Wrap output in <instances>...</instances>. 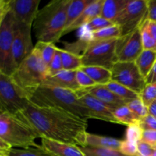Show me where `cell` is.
<instances>
[{
	"instance_id": "obj_1",
	"label": "cell",
	"mask_w": 156,
	"mask_h": 156,
	"mask_svg": "<svg viewBox=\"0 0 156 156\" xmlns=\"http://www.w3.org/2000/svg\"><path fill=\"white\" fill-rule=\"evenodd\" d=\"M37 131L40 138L60 143L85 146L87 120L58 108L39 107L29 102L16 114Z\"/></svg>"
},
{
	"instance_id": "obj_2",
	"label": "cell",
	"mask_w": 156,
	"mask_h": 156,
	"mask_svg": "<svg viewBox=\"0 0 156 156\" xmlns=\"http://www.w3.org/2000/svg\"><path fill=\"white\" fill-rule=\"evenodd\" d=\"M71 0H53L39 10L33 24L37 41L58 42L66 28V15Z\"/></svg>"
},
{
	"instance_id": "obj_3",
	"label": "cell",
	"mask_w": 156,
	"mask_h": 156,
	"mask_svg": "<svg viewBox=\"0 0 156 156\" xmlns=\"http://www.w3.org/2000/svg\"><path fill=\"white\" fill-rule=\"evenodd\" d=\"M27 97L29 102L37 106L61 108L85 120L91 119L89 111L71 90L41 85L29 92Z\"/></svg>"
},
{
	"instance_id": "obj_4",
	"label": "cell",
	"mask_w": 156,
	"mask_h": 156,
	"mask_svg": "<svg viewBox=\"0 0 156 156\" xmlns=\"http://www.w3.org/2000/svg\"><path fill=\"white\" fill-rule=\"evenodd\" d=\"M0 138L12 148L41 146L35 143V140L40 138L37 131L18 116L9 112L0 114Z\"/></svg>"
},
{
	"instance_id": "obj_5",
	"label": "cell",
	"mask_w": 156,
	"mask_h": 156,
	"mask_svg": "<svg viewBox=\"0 0 156 156\" xmlns=\"http://www.w3.org/2000/svg\"><path fill=\"white\" fill-rule=\"evenodd\" d=\"M11 76L27 94L44 83L48 76V66L34 48Z\"/></svg>"
},
{
	"instance_id": "obj_6",
	"label": "cell",
	"mask_w": 156,
	"mask_h": 156,
	"mask_svg": "<svg viewBox=\"0 0 156 156\" xmlns=\"http://www.w3.org/2000/svg\"><path fill=\"white\" fill-rule=\"evenodd\" d=\"M117 40L88 41L81 55L83 66H101L111 69L117 62L115 51Z\"/></svg>"
},
{
	"instance_id": "obj_7",
	"label": "cell",
	"mask_w": 156,
	"mask_h": 156,
	"mask_svg": "<svg viewBox=\"0 0 156 156\" xmlns=\"http://www.w3.org/2000/svg\"><path fill=\"white\" fill-rule=\"evenodd\" d=\"M28 103L27 93L15 83L12 76L0 71V109L16 114Z\"/></svg>"
},
{
	"instance_id": "obj_8",
	"label": "cell",
	"mask_w": 156,
	"mask_h": 156,
	"mask_svg": "<svg viewBox=\"0 0 156 156\" xmlns=\"http://www.w3.org/2000/svg\"><path fill=\"white\" fill-rule=\"evenodd\" d=\"M15 29V19L8 12L0 28V71L12 76L16 69L12 56V45Z\"/></svg>"
},
{
	"instance_id": "obj_9",
	"label": "cell",
	"mask_w": 156,
	"mask_h": 156,
	"mask_svg": "<svg viewBox=\"0 0 156 156\" xmlns=\"http://www.w3.org/2000/svg\"><path fill=\"white\" fill-rule=\"evenodd\" d=\"M147 15L148 0H128L115 24L120 27L121 36H123L140 28L147 20Z\"/></svg>"
},
{
	"instance_id": "obj_10",
	"label": "cell",
	"mask_w": 156,
	"mask_h": 156,
	"mask_svg": "<svg viewBox=\"0 0 156 156\" xmlns=\"http://www.w3.org/2000/svg\"><path fill=\"white\" fill-rule=\"evenodd\" d=\"M112 80L140 94L146 85L135 62H117L111 69Z\"/></svg>"
},
{
	"instance_id": "obj_11",
	"label": "cell",
	"mask_w": 156,
	"mask_h": 156,
	"mask_svg": "<svg viewBox=\"0 0 156 156\" xmlns=\"http://www.w3.org/2000/svg\"><path fill=\"white\" fill-rule=\"evenodd\" d=\"M143 50L140 28L117 38L115 48L117 62H135Z\"/></svg>"
},
{
	"instance_id": "obj_12",
	"label": "cell",
	"mask_w": 156,
	"mask_h": 156,
	"mask_svg": "<svg viewBox=\"0 0 156 156\" xmlns=\"http://www.w3.org/2000/svg\"><path fill=\"white\" fill-rule=\"evenodd\" d=\"M31 27L15 20V35L12 45V56L16 69L21 62L33 52Z\"/></svg>"
},
{
	"instance_id": "obj_13",
	"label": "cell",
	"mask_w": 156,
	"mask_h": 156,
	"mask_svg": "<svg viewBox=\"0 0 156 156\" xmlns=\"http://www.w3.org/2000/svg\"><path fill=\"white\" fill-rule=\"evenodd\" d=\"M9 12L18 22L32 27L39 12L41 0H8Z\"/></svg>"
},
{
	"instance_id": "obj_14",
	"label": "cell",
	"mask_w": 156,
	"mask_h": 156,
	"mask_svg": "<svg viewBox=\"0 0 156 156\" xmlns=\"http://www.w3.org/2000/svg\"><path fill=\"white\" fill-rule=\"evenodd\" d=\"M76 94L82 105L89 111L91 119H98L118 124L114 115V110L111 109L108 105L89 94L82 93Z\"/></svg>"
},
{
	"instance_id": "obj_15",
	"label": "cell",
	"mask_w": 156,
	"mask_h": 156,
	"mask_svg": "<svg viewBox=\"0 0 156 156\" xmlns=\"http://www.w3.org/2000/svg\"><path fill=\"white\" fill-rule=\"evenodd\" d=\"M76 94H82V93H86L91 95L94 96L99 101L103 102L106 105L114 110L117 108H120L121 106H124L128 104L126 101L120 98L117 95H116L114 92L108 89L105 85H96L94 86L88 88H81L78 91H76Z\"/></svg>"
},
{
	"instance_id": "obj_16",
	"label": "cell",
	"mask_w": 156,
	"mask_h": 156,
	"mask_svg": "<svg viewBox=\"0 0 156 156\" xmlns=\"http://www.w3.org/2000/svg\"><path fill=\"white\" fill-rule=\"evenodd\" d=\"M41 139V147L51 156H85L79 146L60 143L47 138Z\"/></svg>"
},
{
	"instance_id": "obj_17",
	"label": "cell",
	"mask_w": 156,
	"mask_h": 156,
	"mask_svg": "<svg viewBox=\"0 0 156 156\" xmlns=\"http://www.w3.org/2000/svg\"><path fill=\"white\" fill-rule=\"evenodd\" d=\"M76 71H68L63 69L53 76H47L41 85L56 87L71 90L76 92L80 90L81 88L76 81Z\"/></svg>"
},
{
	"instance_id": "obj_18",
	"label": "cell",
	"mask_w": 156,
	"mask_h": 156,
	"mask_svg": "<svg viewBox=\"0 0 156 156\" xmlns=\"http://www.w3.org/2000/svg\"><path fill=\"white\" fill-rule=\"evenodd\" d=\"M104 1L105 0H94L86 9H85L82 15L75 21L71 25L67 27L63 31L62 36H64L66 34L69 32L73 31L77 29L82 28L85 25H86L88 22L93 20L97 17L101 16L102 10V6H103Z\"/></svg>"
},
{
	"instance_id": "obj_19",
	"label": "cell",
	"mask_w": 156,
	"mask_h": 156,
	"mask_svg": "<svg viewBox=\"0 0 156 156\" xmlns=\"http://www.w3.org/2000/svg\"><path fill=\"white\" fill-rule=\"evenodd\" d=\"M120 140L116 138L103 136L95 135L87 132L85 135V146L94 148H103V149H111L114 150H119L121 144Z\"/></svg>"
},
{
	"instance_id": "obj_20",
	"label": "cell",
	"mask_w": 156,
	"mask_h": 156,
	"mask_svg": "<svg viewBox=\"0 0 156 156\" xmlns=\"http://www.w3.org/2000/svg\"><path fill=\"white\" fill-rule=\"evenodd\" d=\"M127 2L128 0H105L101 16L115 24Z\"/></svg>"
},
{
	"instance_id": "obj_21",
	"label": "cell",
	"mask_w": 156,
	"mask_h": 156,
	"mask_svg": "<svg viewBox=\"0 0 156 156\" xmlns=\"http://www.w3.org/2000/svg\"><path fill=\"white\" fill-rule=\"evenodd\" d=\"M81 69L85 72L96 85H106L112 80L111 70L101 66H82Z\"/></svg>"
},
{
	"instance_id": "obj_22",
	"label": "cell",
	"mask_w": 156,
	"mask_h": 156,
	"mask_svg": "<svg viewBox=\"0 0 156 156\" xmlns=\"http://www.w3.org/2000/svg\"><path fill=\"white\" fill-rule=\"evenodd\" d=\"M156 62V51L143 50L135 61L142 76L146 79Z\"/></svg>"
},
{
	"instance_id": "obj_23",
	"label": "cell",
	"mask_w": 156,
	"mask_h": 156,
	"mask_svg": "<svg viewBox=\"0 0 156 156\" xmlns=\"http://www.w3.org/2000/svg\"><path fill=\"white\" fill-rule=\"evenodd\" d=\"M94 0H71L67 10L66 29L69 27L82 15L85 9Z\"/></svg>"
},
{
	"instance_id": "obj_24",
	"label": "cell",
	"mask_w": 156,
	"mask_h": 156,
	"mask_svg": "<svg viewBox=\"0 0 156 156\" xmlns=\"http://www.w3.org/2000/svg\"><path fill=\"white\" fill-rule=\"evenodd\" d=\"M64 70L76 71L83 66L81 55L76 54L68 50L59 48Z\"/></svg>"
},
{
	"instance_id": "obj_25",
	"label": "cell",
	"mask_w": 156,
	"mask_h": 156,
	"mask_svg": "<svg viewBox=\"0 0 156 156\" xmlns=\"http://www.w3.org/2000/svg\"><path fill=\"white\" fill-rule=\"evenodd\" d=\"M113 112L118 124L129 126L131 125L137 124L140 121V119L130 111L127 105L116 108L113 111Z\"/></svg>"
},
{
	"instance_id": "obj_26",
	"label": "cell",
	"mask_w": 156,
	"mask_h": 156,
	"mask_svg": "<svg viewBox=\"0 0 156 156\" xmlns=\"http://www.w3.org/2000/svg\"><path fill=\"white\" fill-rule=\"evenodd\" d=\"M121 37V30L117 24L105 27L90 34V41H101L117 39Z\"/></svg>"
},
{
	"instance_id": "obj_27",
	"label": "cell",
	"mask_w": 156,
	"mask_h": 156,
	"mask_svg": "<svg viewBox=\"0 0 156 156\" xmlns=\"http://www.w3.org/2000/svg\"><path fill=\"white\" fill-rule=\"evenodd\" d=\"M57 48L58 47L55 45V44L42 41H37L34 46V50L37 52L47 66L50 65L53 59Z\"/></svg>"
},
{
	"instance_id": "obj_28",
	"label": "cell",
	"mask_w": 156,
	"mask_h": 156,
	"mask_svg": "<svg viewBox=\"0 0 156 156\" xmlns=\"http://www.w3.org/2000/svg\"><path fill=\"white\" fill-rule=\"evenodd\" d=\"M105 86L111 90L112 92H114L116 95L120 97V98L123 99V100L126 101L127 102H129L130 101L134 100V99L140 97V94L136 93L135 91H132L127 87L124 86V85L119 84L117 82L111 81L109 83L107 84Z\"/></svg>"
},
{
	"instance_id": "obj_29",
	"label": "cell",
	"mask_w": 156,
	"mask_h": 156,
	"mask_svg": "<svg viewBox=\"0 0 156 156\" xmlns=\"http://www.w3.org/2000/svg\"><path fill=\"white\" fill-rule=\"evenodd\" d=\"M85 156H126L119 150L89 146H79Z\"/></svg>"
},
{
	"instance_id": "obj_30",
	"label": "cell",
	"mask_w": 156,
	"mask_h": 156,
	"mask_svg": "<svg viewBox=\"0 0 156 156\" xmlns=\"http://www.w3.org/2000/svg\"><path fill=\"white\" fill-rule=\"evenodd\" d=\"M8 156H51L41 146L27 149L12 148Z\"/></svg>"
},
{
	"instance_id": "obj_31",
	"label": "cell",
	"mask_w": 156,
	"mask_h": 156,
	"mask_svg": "<svg viewBox=\"0 0 156 156\" xmlns=\"http://www.w3.org/2000/svg\"><path fill=\"white\" fill-rule=\"evenodd\" d=\"M143 50H149L156 51V41L148 27V20H146L140 27Z\"/></svg>"
},
{
	"instance_id": "obj_32",
	"label": "cell",
	"mask_w": 156,
	"mask_h": 156,
	"mask_svg": "<svg viewBox=\"0 0 156 156\" xmlns=\"http://www.w3.org/2000/svg\"><path fill=\"white\" fill-rule=\"evenodd\" d=\"M126 105L130 109V111L134 113L140 120L149 114L148 108L144 105L140 97L130 101L129 102H128Z\"/></svg>"
},
{
	"instance_id": "obj_33",
	"label": "cell",
	"mask_w": 156,
	"mask_h": 156,
	"mask_svg": "<svg viewBox=\"0 0 156 156\" xmlns=\"http://www.w3.org/2000/svg\"><path fill=\"white\" fill-rule=\"evenodd\" d=\"M140 97L146 107H149L152 102L156 100V82L146 84V86L140 93Z\"/></svg>"
},
{
	"instance_id": "obj_34",
	"label": "cell",
	"mask_w": 156,
	"mask_h": 156,
	"mask_svg": "<svg viewBox=\"0 0 156 156\" xmlns=\"http://www.w3.org/2000/svg\"><path fill=\"white\" fill-rule=\"evenodd\" d=\"M62 70H63V67H62V59L59 51V47H58L53 59L48 66V76H53Z\"/></svg>"
},
{
	"instance_id": "obj_35",
	"label": "cell",
	"mask_w": 156,
	"mask_h": 156,
	"mask_svg": "<svg viewBox=\"0 0 156 156\" xmlns=\"http://www.w3.org/2000/svg\"><path fill=\"white\" fill-rule=\"evenodd\" d=\"M76 81L81 88H88L96 85L95 82L81 69L76 70Z\"/></svg>"
},
{
	"instance_id": "obj_36",
	"label": "cell",
	"mask_w": 156,
	"mask_h": 156,
	"mask_svg": "<svg viewBox=\"0 0 156 156\" xmlns=\"http://www.w3.org/2000/svg\"><path fill=\"white\" fill-rule=\"evenodd\" d=\"M142 133H143V130L140 128L139 123L131 125V126H128L127 129H126V139L125 140L135 142V143H139L141 140Z\"/></svg>"
},
{
	"instance_id": "obj_37",
	"label": "cell",
	"mask_w": 156,
	"mask_h": 156,
	"mask_svg": "<svg viewBox=\"0 0 156 156\" xmlns=\"http://www.w3.org/2000/svg\"><path fill=\"white\" fill-rule=\"evenodd\" d=\"M137 144L138 143L125 140L121 142L119 151L126 156H136Z\"/></svg>"
},
{
	"instance_id": "obj_38",
	"label": "cell",
	"mask_w": 156,
	"mask_h": 156,
	"mask_svg": "<svg viewBox=\"0 0 156 156\" xmlns=\"http://www.w3.org/2000/svg\"><path fill=\"white\" fill-rule=\"evenodd\" d=\"M142 130H156V118L148 114L139 123Z\"/></svg>"
},
{
	"instance_id": "obj_39",
	"label": "cell",
	"mask_w": 156,
	"mask_h": 156,
	"mask_svg": "<svg viewBox=\"0 0 156 156\" xmlns=\"http://www.w3.org/2000/svg\"><path fill=\"white\" fill-rule=\"evenodd\" d=\"M141 141L147 143L149 146L156 148V130H143L142 133Z\"/></svg>"
},
{
	"instance_id": "obj_40",
	"label": "cell",
	"mask_w": 156,
	"mask_h": 156,
	"mask_svg": "<svg viewBox=\"0 0 156 156\" xmlns=\"http://www.w3.org/2000/svg\"><path fill=\"white\" fill-rule=\"evenodd\" d=\"M155 149L149 144L140 140L137 144L136 156H150Z\"/></svg>"
},
{
	"instance_id": "obj_41",
	"label": "cell",
	"mask_w": 156,
	"mask_h": 156,
	"mask_svg": "<svg viewBox=\"0 0 156 156\" xmlns=\"http://www.w3.org/2000/svg\"><path fill=\"white\" fill-rule=\"evenodd\" d=\"M147 20L156 23V0H148Z\"/></svg>"
},
{
	"instance_id": "obj_42",
	"label": "cell",
	"mask_w": 156,
	"mask_h": 156,
	"mask_svg": "<svg viewBox=\"0 0 156 156\" xmlns=\"http://www.w3.org/2000/svg\"><path fill=\"white\" fill-rule=\"evenodd\" d=\"M9 12L8 0H0V28L2 27L5 18Z\"/></svg>"
},
{
	"instance_id": "obj_43",
	"label": "cell",
	"mask_w": 156,
	"mask_h": 156,
	"mask_svg": "<svg viewBox=\"0 0 156 156\" xmlns=\"http://www.w3.org/2000/svg\"><path fill=\"white\" fill-rule=\"evenodd\" d=\"M11 149L12 147L0 138V156H8Z\"/></svg>"
},
{
	"instance_id": "obj_44",
	"label": "cell",
	"mask_w": 156,
	"mask_h": 156,
	"mask_svg": "<svg viewBox=\"0 0 156 156\" xmlns=\"http://www.w3.org/2000/svg\"><path fill=\"white\" fill-rule=\"evenodd\" d=\"M146 84H152L156 82V62L152 67L149 74L146 78Z\"/></svg>"
},
{
	"instance_id": "obj_45",
	"label": "cell",
	"mask_w": 156,
	"mask_h": 156,
	"mask_svg": "<svg viewBox=\"0 0 156 156\" xmlns=\"http://www.w3.org/2000/svg\"><path fill=\"white\" fill-rule=\"evenodd\" d=\"M148 27H149V30L150 31L151 34L152 35L154 39L156 41V23L152 22L148 20Z\"/></svg>"
},
{
	"instance_id": "obj_46",
	"label": "cell",
	"mask_w": 156,
	"mask_h": 156,
	"mask_svg": "<svg viewBox=\"0 0 156 156\" xmlns=\"http://www.w3.org/2000/svg\"><path fill=\"white\" fill-rule=\"evenodd\" d=\"M148 111L149 115H152V117L156 118V100L149 105V106L148 107Z\"/></svg>"
},
{
	"instance_id": "obj_47",
	"label": "cell",
	"mask_w": 156,
	"mask_h": 156,
	"mask_svg": "<svg viewBox=\"0 0 156 156\" xmlns=\"http://www.w3.org/2000/svg\"><path fill=\"white\" fill-rule=\"evenodd\" d=\"M150 156H156V149L154 150V152H152V154Z\"/></svg>"
},
{
	"instance_id": "obj_48",
	"label": "cell",
	"mask_w": 156,
	"mask_h": 156,
	"mask_svg": "<svg viewBox=\"0 0 156 156\" xmlns=\"http://www.w3.org/2000/svg\"><path fill=\"white\" fill-rule=\"evenodd\" d=\"M3 112V111H2V110L1 109H0V114H1V113H2Z\"/></svg>"
},
{
	"instance_id": "obj_49",
	"label": "cell",
	"mask_w": 156,
	"mask_h": 156,
	"mask_svg": "<svg viewBox=\"0 0 156 156\" xmlns=\"http://www.w3.org/2000/svg\"><path fill=\"white\" fill-rule=\"evenodd\" d=\"M155 149H156V148H155Z\"/></svg>"
}]
</instances>
